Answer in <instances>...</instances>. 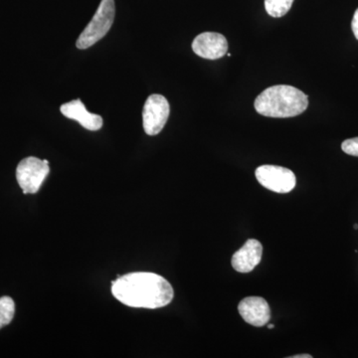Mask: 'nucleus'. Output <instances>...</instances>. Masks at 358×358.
<instances>
[{
  "label": "nucleus",
  "mask_w": 358,
  "mask_h": 358,
  "mask_svg": "<svg viewBox=\"0 0 358 358\" xmlns=\"http://www.w3.org/2000/svg\"><path fill=\"white\" fill-rule=\"evenodd\" d=\"M60 110L66 117L79 122L83 128L89 129V131H95L102 129L103 117L88 112L81 100H74L63 103Z\"/></svg>",
  "instance_id": "10"
},
{
  "label": "nucleus",
  "mask_w": 358,
  "mask_h": 358,
  "mask_svg": "<svg viewBox=\"0 0 358 358\" xmlns=\"http://www.w3.org/2000/svg\"><path fill=\"white\" fill-rule=\"evenodd\" d=\"M50 173L48 160L29 157L21 160L16 169V179L24 194L38 192Z\"/></svg>",
  "instance_id": "4"
},
{
  "label": "nucleus",
  "mask_w": 358,
  "mask_h": 358,
  "mask_svg": "<svg viewBox=\"0 0 358 358\" xmlns=\"http://www.w3.org/2000/svg\"><path fill=\"white\" fill-rule=\"evenodd\" d=\"M352 28L355 38L358 40V8L357 9V11H355V15H353Z\"/></svg>",
  "instance_id": "14"
},
{
  "label": "nucleus",
  "mask_w": 358,
  "mask_h": 358,
  "mask_svg": "<svg viewBox=\"0 0 358 358\" xmlns=\"http://www.w3.org/2000/svg\"><path fill=\"white\" fill-rule=\"evenodd\" d=\"M192 50L199 57L217 60L227 53V39L220 33H201L193 40Z\"/></svg>",
  "instance_id": "7"
},
{
  "label": "nucleus",
  "mask_w": 358,
  "mask_h": 358,
  "mask_svg": "<svg viewBox=\"0 0 358 358\" xmlns=\"http://www.w3.org/2000/svg\"><path fill=\"white\" fill-rule=\"evenodd\" d=\"M258 114L270 117H292L308 109V98L301 90L289 85H277L263 91L255 100Z\"/></svg>",
  "instance_id": "2"
},
{
  "label": "nucleus",
  "mask_w": 358,
  "mask_h": 358,
  "mask_svg": "<svg viewBox=\"0 0 358 358\" xmlns=\"http://www.w3.org/2000/svg\"><path fill=\"white\" fill-rule=\"evenodd\" d=\"M263 246L258 240L249 239L232 257V266L239 273L252 272L262 260Z\"/></svg>",
  "instance_id": "9"
},
{
  "label": "nucleus",
  "mask_w": 358,
  "mask_h": 358,
  "mask_svg": "<svg viewBox=\"0 0 358 358\" xmlns=\"http://www.w3.org/2000/svg\"><path fill=\"white\" fill-rule=\"evenodd\" d=\"M275 326L274 324H268V329H274Z\"/></svg>",
  "instance_id": "16"
},
{
  "label": "nucleus",
  "mask_w": 358,
  "mask_h": 358,
  "mask_svg": "<svg viewBox=\"0 0 358 358\" xmlns=\"http://www.w3.org/2000/svg\"><path fill=\"white\" fill-rule=\"evenodd\" d=\"M312 355H293V357H289V358H312Z\"/></svg>",
  "instance_id": "15"
},
{
  "label": "nucleus",
  "mask_w": 358,
  "mask_h": 358,
  "mask_svg": "<svg viewBox=\"0 0 358 358\" xmlns=\"http://www.w3.org/2000/svg\"><path fill=\"white\" fill-rule=\"evenodd\" d=\"M15 313V303L10 296L0 298V329L13 322Z\"/></svg>",
  "instance_id": "12"
},
{
  "label": "nucleus",
  "mask_w": 358,
  "mask_h": 358,
  "mask_svg": "<svg viewBox=\"0 0 358 358\" xmlns=\"http://www.w3.org/2000/svg\"><path fill=\"white\" fill-rule=\"evenodd\" d=\"M171 107L162 95L148 96L143 110V129L148 136H157L164 129L169 120Z\"/></svg>",
  "instance_id": "6"
},
{
  "label": "nucleus",
  "mask_w": 358,
  "mask_h": 358,
  "mask_svg": "<svg viewBox=\"0 0 358 358\" xmlns=\"http://www.w3.org/2000/svg\"><path fill=\"white\" fill-rule=\"evenodd\" d=\"M341 150L346 155L358 157V136L357 138H348V140L343 141V145H341Z\"/></svg>",
  "instance_id": "13"
},
{
  "label": "nucleus",
  "mask_w": 358,
  "mask_h": 358,
  "mask_svg": "<svg viewBox=\"0 0 358 358\" xmlns=\"http://www.w3.org/2000/svg\"><path fill=\"white\" fill-rule=\"evenodd\" d=\"M115 15V0H102L95 15L78 38L77 48L84 50L103 38L114 23Z\"/></svg>",
  "instance_id": "3"
},
{
  "label": "nucleus",
  "mask_w": 358,
  "mask_h": 358,
  "mask_svg": "<svg viewBox=\"0 0 358 358\" xmlns=\"http://www.w3.org/2000/svg\"><path fill=\"white\" fill-rule=\"evenodd\" d=\"M255 176L263 187L275 193H289L296 187V176L291 169L278 166H262L256 169Z\"/></svg>",
  "instance_id": "5"
},
{
  "label": "nucleus",
  "mask_w": 358,
  "mask_h": 358,
  "mask_svg": "<svg viewBox=\"0 0 358 358\" xmlns=\"http://www.w3.org/2000/svg\"><path fill=\"white\" fill-rule=\"evenodd\" d=\"M293 2L294 0H265L266 11L272 17H282L289 13Z\"/></svg>",
  "instance_id": "11"
},
{
  "label": "nucleus",
  "mask_w": 358,
  "mask_h": 358,
  "mask_svg": "<svg viewBox=\"0 0 358 358\" xmlns=\"http://www.w3.org/2000/svg\"><path fill=\"white\" fill-rule=\"evenodd\" d=\"M117 301L131 308H159L173 301L171 285L155 273L136 272L117 278L112 284Z\"/></svg>",
  "instance_id": "1"
},
{
  "label": "nucleus",
  "mask_w": 358,
  "mask_h": 358,
  "mask_svg": "<svg viewBox=\"0 0 358 358\" xmlns=\"http://www.w3.org/2000/svg\"><path fill=\"white\" fill-rule=\"evenodd\" d=\"M355 229H358V225H357V224H355Z\"/></svg>",
  "instance_id": "17"
},
{
  "label": "nucleus",
  "mask_w": 358,
  "mask_h": 358,
  "mask_svg": "<svg viewBox=\"0 0 358 358\" xmlns=\"http://www.w3.org/2000/svg\"><path fill=\"white\" fill-rule=\"evenodd\" d=\"M238 310L242 319L251 326H266L271 320V308L265 299L260 296H248L240 301Z\"/></svg>",
  "instance_id": "8"
}]
</instances>
